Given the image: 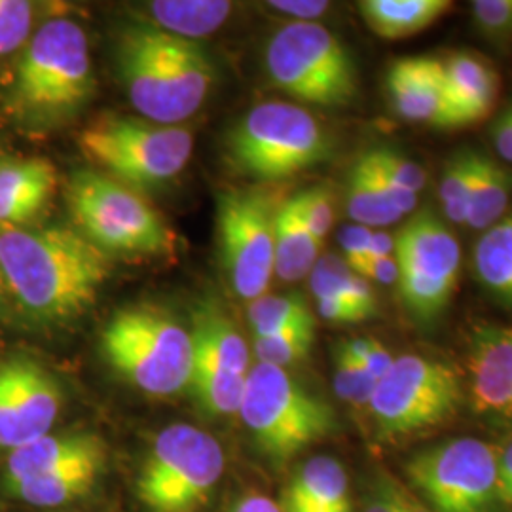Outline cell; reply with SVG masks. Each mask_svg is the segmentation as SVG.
<instances>
[{"label":"cell","mask_w":512,"mask_h":512,"mask_svg":"<svg viewBox=\"0 0 512 512\" xmlns=\"http://www.w3.org/2000/svg\"><path fill=\"white\" fill-rule=\"evenodd\" d=\"M0 272L19 306L38 321H69L92 306L110 256L71 226H0Z\"/></svg>","instance_id":"obj_1"},{"label":"cell","mask_w":512,"mask_h":512,"mask_svg":"<svg viewBox=\"0 0 512 512\" xmlns=\"http://www.w3.org/2000/svg\"><path fill=\"white\" fill-rule=\"evenodd\" d=\"M116 67L133 109L165 126L194 116L215 82L211 59L198 42L169 35L148 21L122 29Z\"/></svg>","instance_id":"obj_2"},{"label":"cell","mask_w":512,"mask_h":512,"mask_svg":"<svg viewBox=\"0 0 512 512\" xmlns=\"http://www.w3.org/2000/svg\"><path fill=\"white\" fill-rule=\"evenodd\" d=\"M93 93L92 57L84 29L67 18L46 21L25 44L12 84L23 120L54 126L82 109Z\"/></svg>","instance_id":"obj_3"},{"label":"cell","mask_w":512,"mask_h":512,"mask_svg":"<svg viewBox=\"0 0 512 512\" xmlns=\"http://www.w3.org/2000/svg\"><path fill=\"white\" fill-rule=\"evenodd\" d=\"M101 351L120 378L150 397H173L190 385L192 332L158 306L139 304L114 313L101 334Z\"/></svg>","instance_id":"obj_4"},{"label":"cell","mask_w":512,"mask_h":512,"mask_svg":"<svg viewBox=\"0 0 512 512\" xmlns=\"http://www.w3.org/2000/svg\"><path fill=\"white\" fill-rule=\"evenodd\" d=\"M239 416L256 448L277 465L336 431V412L293 376L275 366H253L247 374Z\"/></svg>","instance_id":"obj_5"},{"label":"cell","mask_w":512,"mask_h":512,"mask_svg":"<svg viewBox=\"0 0 512 512\" xmlns=\"http://www.w3.org/2000/svg\"><path fill=\"white\" fill-rule=\"evenodd\" d=\"M67 205L74 228L109 256L173 251V232L152 203L101 171H76L67 184Z\"/></svg>","instance_id":"obj_6"},{"label":"cell","mask_w":512,"mask_h":512,"mask_svg":"<svg viewBox=\"0 0 512 512\" xmlns=\"http://www.w3.org/2000/svg\"><path fill=\"white\" fill-rule=\"evenodd\" d=\"M101 173L131 188H156L183 173L194 152L192 133L145 118L103 114L78 137Z\"/></svg>","instance_id":"obj_7"},{"label":"cell","mask_w":512,"mask_h":512,"mask_svg":"<svg viewBox=\"0 0 512 512\" xmlns=\"http://www.w3.org/2000/svg\"><path fill=\"white\" fill-rule=\"evenodd\" d=\"M228 160L256 181H281L323 164L332 152L327 128L293 103L272 101L249 110L228 137Z\"/></svg>","instance_id":"obj_8"},{"label":"cell","mask_w":512,"mask_h":512,"mask_svg":"<svg viewBox=\"0 0 512 512\" xmlns=\"http://www.w3.org/2000/svg\"><path fill=\"white\" fill-rule=\"evenodd\" d=\"M465 391L458 370L416 353L395 357L368 404L378 439L404 442L458 416Z\"/></svg>","instance_id":"obj_9"},{"label":"cell","mask_w":512,"mask_h":512,"mask_svg":"<svg viewBox=\"0 0 512 512\" xmlns=\"http://www.w3.org/2000/svg\"><path fill=\"white\" fill-rule=\"evenodd\" d=\"M217 440L194 425H169L148 450L135 494L148 512H202L224 475Z\"/></svg>","instance_id":"obj_10"},{"label":"cell","mask_w":512,"mask_h":512,"mask_svg":"<svg viewBox=\"0 0 512 512\" xmlns=\"http://www.w3.org/2000/svg\"><path fill=\"white\" fill-rule=\"evenodd\" d=\"M266 71L281 92L317 107H344L357 93L348 48L315 21H291L266 48Z\"/></svg>","instance_id":"obj_11"},{"label":"cell","mask_w":512,"mask_h":512,"mask_svg":"<svg viewBox=\"0 0 512 512\" xmlns=\"http://www.w3.org/2000/svg\"><path fill=\"white\" fill-rule=\"evenodd\" d=\"M414 494L433 512H501L497 448L478 439H452L406 461Z\"/></svg>","instance_id":"obj_12"},{"label":"cell","mask_w":512,"mask_h":512,"mask_svg":"<svg viewBox=\"0 0 512 512\" xmlns=\"http://www.w3.org/2000/svg\"><path fill=\"white\" fill-rule=\"evenodd\" d=\"M395 260L404 311L418 325L435 323L458 287V239L431 209H421L395 234Z\"/></svg>","instance_id":"obj_13"},{"label":"cell","mask_w":512,"mask_h":512,"mask_svg":"<svg viewBox=\"0 0 512 512\" xmlns=\"http://www.w3.org/2000/svg\"><path fill=\"white\" fill-rule=\"evenodd\" d=\"M281 203L266 190L222 192L217 207L220 260L232 291L253 302L274 277L275 215Z\"/></svg>","instance_id":"obj_14"},{"label":"cell","mask_w":512,"mask_h":512,"mask_svg":"<svg viewBox=\"0 0 512 512\" xmlns=\"http://www.w3.org/2000/svg\"><path fill=\"white\" fill-rule=\"evenodd\" d=\"M61 406V385L46 366L27 355L0 361V448L12 452L48 435Z\"/></svg>","instance_id":"obj_15"},{"label":"cell","mask_w":512,"mask_h":512,"mask_svg":"<svg viewBox=\"0 0 512 512\" xmlns=\"http://www.w3.org/2000/svg\"><path fill=\"white\" fill-rule=\"evenodd\" d=\"M469 374L476 412L512 423V327L482 325L473 332Z\"/></svg>","instance_id":"obj_16"},{"label":"cell","mask_w":512,"mask_h":512,"mask_svg":"<svg viewBox=\"0 0 512 512\" xmlns=\"http://www.w3.org/2000/svg\"><path fill=\"white\" fill-rule=\"evenodd\" d=\"M387 90L397 114L446 129V82L442 61L429 55L403 57L389 67Z\"/></svg>","instance_id":"obj_17"},{"label":"cell","mask_w":512,"mask_h":512,"mask_svg":"<svg viewBox=\"0 0 512 512\" xmlns=\"http://www.w3.org/2000/svg\"><path fill=\"white\" fill-rule=\"evenodd\" d=\"M446 82V129L473 126L494 109L499 76L492 65L471 52L442 61Z\"/></svg>","instance_id":"obj_18"},{"label":"cell","mask_w":512,"mask_h":512,"mask_svg":"<svg viewBox=\"0 0 512 512\" xmlns=\"http://www.w3.org/2000/svg\"><path fill=\"white\" fill-rule=\"evenodd\" d=\"M57 171L44 158L0 160V226H25L52 198Z\"/></svg>","instance_id":"obj_19"},{"label":"cell","mask_w":512,"mask_h":512,"mask_svg":"<svg viewBox=\"0 0 512 512\" xmlns=\"http://www.w3.org/2000/svg\"><path fill=\"white\" fill-rule=\"evenodd\" d=\"M107 446L92 431H71L59 435H44L10 452L4 463V486L25 478L46 475L73 461L105 454Z\"/></svg>","instance_id":"obj_20"},{"label":"cell","mask_w":512,"mask_h":512,"mask_svg":"<svg viewBox=\"0 0 512 512\" xmlns=\"http://www.w3.org/2000/svg\"><path fill=\"white\" fill-rule=\"evenodd\" d=\"M107 467V452L78 459L46 475L6 484V492L33 507H61L92 492Z\"/></svg>","instance_id":"obj_21"},{"label":"cell","mask_w":512,"mask_h":512,"mask_svg":"<svg viewBox=\"0 0 512 512\" xmlns=\"http://www.w3.org/2000/svg\"><path fill=\"white\" fill-rule=\"evenodd\" d=\"M321 245L302 220L296 200L281 203L275 215L274 274L287 283L308 277L321 258Z\"/></svg>","instance_id":"obj_22"},{"label":"cell","mask_w":512,"mask_h":512,"mask_svg":"<svg viewBox=\"0 0 512 512\" xmlns=\"http://www.w3.org/2000/svg\"><path fill=\"white\" fill-rule=\"evenodd\" d=\"M450 8L448 0H365L359 4L368 29L384 40L414 37L437 23Z\"/></svg>","instance_id":"obj_23"},{"label":"cell","mask_w":512,"mask_h":512,"mask_svg":"<svg viewBox=\"0 0 512 512\" xmlns=\"http://www.w3.org/2000/svg\"><path fill=\"white\" fill-rule=\"evenodd\" d=\"M285 499L317 511L351 512L346 469L329 456L308 459L293 476Z\"/></svg>","instance_id":"obj_24"},{"label":"cell","mask_w":512,"mask_h":512,"mask_svg":"<svg viewBox=\"0 0 512 512\" xmlns=\"http://www.w3.org/2000/svg\"><path fill=\"white\" fill-rule=\"evenodd\" d=\"M192 340L198 353L234 374H249V348L230 317L213 306H202L194 315Z\"/></svg>","instance_id":"obj_25"},{"label":"cell","mask_w":512,"mask_h":512,"mask_svg":"<svg viewBox=\"0 0 512 512\" xmlns=\"http://www.w3.org/2000/svg\"><path fill=\"white\" fill-rule=\"evenodd\" d=\"M232 8V2L220 0H158L148 4V23L169 35L194 40L219 31Z\"/></svg>","instance_id":"obj_26"},{"label":"cell","mask_w":512,"mask_h":512,"mask_svg":"<svg viewBox=\"0 0 512 512\" xmlns=\"http://www.w3.org/2000/svg\"><path fill=\"white\" fill-rule=\"evenodd\" d=\"M478 283L497 302L512 308V213L484 230L473 253Z\"/></svg>","instance_id":"obj_27"},{"label":"cell","mask_w":512,"mask_h":512,"mask_svg":"<svg viewBox=\"0 0 512 512\" xmlns=\"http://www.w3.org/2000/svg\"><path fill=\"white\" fill-rule=\"evenodd\" d=\"M512 192L511 173L486 154L475 158V173L471 198L467 209V222L473 230H488L505 217Z\"/></svg>","instance_id":"obj_28"},{"label":"cell","mask_w":512,"mask_h":512,"mask_svg":"<svg viewBox=\"0 0 512 512\" xmlns=\"http://www.w3.org/2000/svg\"><path fill=\"white\" fill-rule=\"evenodd\" d=\"M247 376L228 372L194 349V370L190 378V393L209 416L239 414L245 397Z\"/></svg>","instance_id":"obj_29"},{"label":"cell","mask_w":512,"mask_h":512,"mask_svg":"<svg viewBox=\"0 0 512 512\" xmlns=\"http://www.w3.org/2000/svg\"><path fill=\"white\" fill-rule=\"evenodd\" d=\"M310 289L315 300L338 296L357 308L366 311L370 317L378 313L376 294L365 277L355 274L344 258L336 255L321 256L310 274Z\"/></svg>","instance_id":"obj_30"},{"label":"cell","mask_w":512,"mask_h":512,"mask_svg":"<svg viewBox=\"0 0 512 512\" xmlns=\"http://www.w3.org/2000/svg\"><path fill=\"white\" fill-rule=\"evenodd\" d=\"M346 209L355 224L366 228H385L403 219V215L385 200L363 156L349 169L346 184Z\"/></svg>","instance_id":"obj_31"},{"label":"cell","mask_w":512,"mask_h":512,"mask_svg":"<svg viewBox=\"0 0 512 512\" xmlns=\"http://www.w3.org/2000/svg\"><path fill=\"white\" fill-rule=\"evenodd\" d=\"M247 319L255 338L315 321L308 300L298 293L262 294L249 304Z\"/></svg>","instance_id":"obj_32"},{"label":"cell","mask_w":512,"mask_h":512,"mask_svg":"<svg viewBox=\"0 0 512 512\" xmlns=\"http://www.w3.org/2000/svg\"><path fill=\"white\" fill-rule=\"evenodd\" d=\"M315 342V321L294 325L291 329L275 332L270 336H256V359L260 365L287 370L289 366L304 361Z\"/></svg>","instance_id":"obj_33"},{"label":"cell","mask_w":512,"mask_h":512,"mask_svg":"<svg viewBox=\"0 0 512 512\" xmlns=\"http://www.w3.org/2000/svg\"><path fill=\"white\" fill-rule=\"evenodd\" d=\"M475 158V150H461L444 165L442 179H440V203H442L444 217L452 224L467 222Z\"/></svg>","instance_id":"obj_34"},{"label":"cell","mask_w":512,"mask_h":512,"mask_svg":"<svg viewBox=\"0 0 512 512\" xmlns=\"http://www.w3.org/2000/svg\"><path fill=\"white\" fill-rule=\"evenodd\" d=\"M378 380L368 374L365 366L353 359L346 349L336 351L334 368V391L336 395L355 408H368Z\"/></svg>","instance_id":"obj_35"},{"label":"cell","mask_w":512,"mask_h":512,"mask_svg":"<svg viewBox=\"0 0 512 512\" xmlns=\"http://www.w3.org/2000/svg\"><path fill=\"white\" fill-rule=\"evenodd\" d=\"M33 29V4L25 0H0V57L14 54L29 42Z\"/></svg>","instance_id":"obj_36"},{"label":"cell","mask_w":512,"mask_h":512,"mask_svg":"<svg viewBox=\"0 0 512 512\" xmlns=\"http://www.w3.org/2000/svg\"><path fill=\"white\" fill-rule=\"evenodd\" d=\"M365 156L384 173L387 179L412 190L414 194L421 192L427 184L425 169L393 148H372L366 152Z\"/></svg>","instance_id":"obj_37"},{"label":"cell","mask_w":512,"mask_h":512,"mask_svg":"<svg viewBox=\"0 0 512 512\" xmlns=\"http://www.w3.org/2000/svg\"><path fill=\"white\" fill-rule=\"evenodd\" d=\"M294 200L298 203L302 220L306 222L311 236L319 239L323 243V239L329 236L330 228L334 224V194L329 186L319 184L308 188L306 192L294 196Z\"/></svg>","instance_id":"obj_38"},{"label":"cell","mask_w":512,"mask_h":512,"mask_svg":"<svg viewBox=\"0 0 512 512\" xmlns=\"http://www.w3.org/2000/svg\"><path fill=\"white\" fill-rule=\"evenodd\" d=\"M476 31L494 42L505 44L512 38V0H476L471 6Z\"/></svg>","instance_id":"obj_39"},{"label":"cell","mask_w":512,"mask_h":512,"mask_svg":"<svg viewBox=\"0 0 512 512\" xmlns=\"http://www.w3.org/2000/svg\"><path fill=\"white\" fill-rule=\"evenodd\" d=\"M372 230L359 224H349L340 232V247L344 251V262L355 274L365 275L368 264V245Z\"/></svg>","instance_id":"obj_40"},{"label":"cell","mask_w":512,"mask_h":512,"mask_svg":"<svg viewBox=\"0 0 512 512\" xmlns=\"http://www.w3.org/2000/svg\"><path fill=\"white\" fill-rule=\"evenodd\" d=\"M317 311L323 319H327L330 323H359V321L370 319V315L366 311L357 308L355 304H351L344 298H338V296L317 298Z\"/></svg>","instance_id":"obj_41"},{"label":"cell","mask_w":512,"mask_h":512,"mask_svg":"<svg viewBox=\"0 0 512 512\" xmlns=\"http://www.w3.org/2000/svg\"><path fill=\"white\" fill-rule=\"evenodd\" d=\"M275 12L287 14L294 18V21H315L323 14L329 12V2L319 0H275L268 4Z\"/></svg>","instance_id":"obj_42"},{"label":"cell","mask_w":512,"mask_h":512,"mask_svg":"<svg viewBox=\"0 0 512 512\" xmlns=\"http://www.w3.org/2000/svg\"><path fill=\"white\" fill-rule=\"evenodd\" d=\"M497 490L503 511L512 512V439L497 448Z\"/></svg>","instance_id":"obj_43"},{"label":"cell","mask_w":512,"mask_h":512,"mask_svg":"<svg viewBox=\"0 0 512 512\" xmlns=\"http://www.w3.org/2000/svg\"><path fill=\"white\" fill-rule=\"evenodd\" d=\"M393 361H395V357L374 338H368V346H366L363 357L359 359V363L365 366L368 374L374 376L378 382L387 374V370L391 368Z\"/></svg>","instance_id":"obj_44"},{"label":"cell","mask_w":512,"mask_h":512,"mask_svg":"<svg viewBox=\"0 0 512 512\" xmlns=\"http://www.w3.org/2000/svg\"><path fill=\"white\" fill-rule=\"evenodd\" d=\"M492 139L503 160L512 164V105L499 114L492 126Z\"/></svg>","instance_id":"obj_45"},{"label":"cell","mask_w":512,"mask_h":512,"mask_svg":"<svg viewBox=\"0 0 512 512\" xmlns=\"http://www.w3.org/2000/svg\"><path fill=\"white\" fill-rule=\"evenodd\" d=\"M366 281L372 279L380 285H397L399 281V264L395 256H385V258H374L368 260L365 270Z\"/></svg>","instance_id":"obj_46"},{"label":"cell","mask_w":512,"mask_h":512,"mask_svg":"<svg viewBox=\"0 0 512 512\" xmlns=\"http://www.w3.org/2000/svg\"><path fill=\"white\" fill-rule=\"evenodd\" d=\"M385 488L391 495V499L395 501L399 512H433L420 497L416 494H412L410 490H406L404 486H401L399 482H395L393 478H384Z\"/></svg>","instance_id":"obj_47"},{"label":"cell","mask_w":512,"mask_h":512,"mask_svg":"<svg viewBox=\"0 0 512 512\" xmlns=\"http://www.w3.org/2000/svg\"><path fill=\"white\" fill-rule=\"evenodd\" d=\"M230 512H285L274 499L264 494H249L241 497Z\"/></svg>","instance_id":"obj_48"},{"label":"cell","mask_w":512,"mask_h":512,"mask_svg":"<svg viewBox=\"0 0 512 512\" xmlns=\"http://www.w3.org/2000/svg\"><path fill=\"white\" fill-rule=\"evenodd\" d=\"M363 512H399L395 501L391 499V495L385 488L384 478L376 484L374 492L368 495Z\"/></svg>","instance_id":"obj_49"},{"label":"cell","mask_w":512,"mask_h":512,"mask_svg":"<svg viewBox=\"0 0 512 512\" xmlns=\"http://www.w3.org/2000/svg\"><path fill=\"white\" fill-rule=\"evenodd\" d=\"M395 256V236L384 230H372L370 245H368V260Z\"/></svg>","instance_id":"obj_50"},{"label":"cell","mask_w":512,"mask_h":512,"mask_svg":"<svg viewBox=\"0 0 512 512\" xmlns=\"http://www.w3.org/2000/svg\"><path fill=\"white\" fill-rule=\"evenodd\" d=\"M285 512H325V511H317V509H311V507H306V505H300V503H294V501H287L285 499Z\"/></svg>","instance_id":"obj_51"},{"label":"cell","mask_w":512,"mask_h":512,"mask_svg":"<svg viewBox=\"0 0 512 512\" xmlns=\"http://www.w3.org/2000/svg\"><path fill=\"white\" fill-rule=\"evenodd\" d=\"M4 287H6V285H4V277H2V272H0V293H2Z\"/></svg>","instance_id":"obj_52"}]
</instances>
